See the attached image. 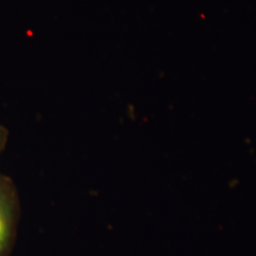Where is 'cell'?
I'll use <instances>...</instances> for the list:
<instances>
[{
    "label": "cell",
    "instance_id": "7a4b0ae2",
    "mask_svg": "<svg viewBox=\"0 0 256 256\" xmlns=\"http://www.w3.org/2000/svg\"><path fill=\"white\" fill-rule=\"evenodd\" d=\"M7 137H8V131L7 129L0 126V153L5 147L6 142H7Z\"/></svg>",
    "mask_w": 256,
    "mask_h": 256
},
{
    "label": "cell",
    "instance_id": "6da1fadb",
    "mask_svg": "<svg viewBox=\"0 0 256 256\" xmlns=\"http://www.w3.org/2000/svg\"><path fill=\"white\" fill-rule=\"evenodd\" d=\"M18 200L16 188L8 178L0 174V256L9 248L16 229Z\"/></svg>",
    "mask_w": 256,
    "mask_h": 256
}]
</instances>
